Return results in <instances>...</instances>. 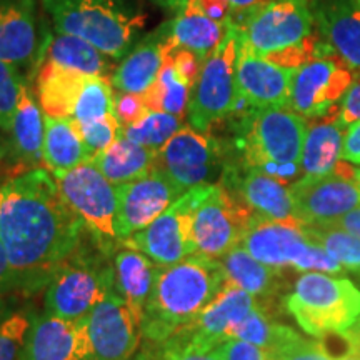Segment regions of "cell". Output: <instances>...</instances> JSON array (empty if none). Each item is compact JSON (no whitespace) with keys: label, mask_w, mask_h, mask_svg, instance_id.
Masks as SVG:
<instances>
[{"label":"cell","mask_w":360,"mask_h":360,"mask_svg":"<svg viewBox=\"0 0 360 360\" xmlns=\"http://www.w3.org/2000/svg\"><path fill=\"white\" fill-rule=\"evenodd\" d=\"M6 154H7V148H6V143L2 142V137H0V160L4 159V157H6Z\"/></svg>","instance_id":"6f0895ef"},{"label":"cell","mask_w":360,"mask_h":360,"mask_svg":"<svg viewBox=\"0 0 360 360\" xmlns=\"http://www.w3.org/2000/svg\"><path fill=\"white\" fill-rule=\"evenodd\" d=\"M115 117L119 120L120 127L125 129L129 125L137 124L139 120H142L148 112L146 102L141 94H124L119 92L115 94Z\"/></svg>","instance_id":"7bdbcfd3"},{"label":"cell","mask_w":360,"mask_h":360,"mask_svg":"<svg viewBox=\"0 0 360 360\" xmlns=\"http://www.w3.org/2000/svg\"><path fill=\"white\" fill-rule=\"evenodd\" d=\"M257 305L254 295L225 281L222 289L199 317L169 340L193 350H214L231 339L233 327L244 321Z\"/></svg>","instance_id":"2e32d148"},{"label":"cell","mask_w":360,"mask_h":360,"mask_svg":"<svg viewBox=\"0 0 360 360\" xmlns=\"http://www.w3.org/2000/svg\"><path fill=\"white\" fill-rule=\"evenodd\" d=\"M269 355L270 360H334L319 347L317 340L304 339L294 328H289Z\"/></svg>","instance_id":"60d3db41"},{"label":"cell","mask_w":360,"mask_h":360,"mask_svg":"<svg viewBox=\"0 0 360 360\" xmlns=\"http://www.w3.org/2000/svg\"><path fill=\"white\" fill-rule=\"evenodd\" d=\"M295 217L304 225H328L360 207V188L340 175L307 177L292 184Z\"/></svg>","instance_id":"ac0fdd59"},{"label":"cell","mask_w":360,"mask_h":360,"mask_svg":"<svg viewBox=\"0 0 360 360\" xmlns=\"http://www.w3.org/2000/svg\"><path fill=\"white\" fill-rule=\"evenodd\" d=\"M238 13L244 17L232 24L242 40L262 57L295 47L314 34L315 22L307 0H272Z\"/></svg>","instance_id":"9c48e42d"},{"label":"cell","mask_w":360,"mask_h":360,"mask_svg":"<svg viewBox=\"0 0 360 360\" xmlns=\"http://www.w3.org/2000/svg\"><path fill=\"white\" fill-rule=\"evenodd\" d=\"M79 129L92 157L98 154V152L105 150L107 147H110L122 135V127H120L115 114L105 117L102 120H97V122L79 125Z\"/></svg>","instance_id":"b9f144b4"},{"label":"cell","mask_w":360,"mask_h":360,"mask_svg":"<svg viewBox=\"0 0 360 360\" xmlns=\"http://www.w3.org/2000/svg\"><path fill=\"white\" fill-rule=\"evenodd\" d=\"M155 4H159L160 7L167 8V11H175V12H180L184 7L187 6L191 0H154Z\"/></svg>","instance_id":"db71d44e"},{"label":"cell","mask_w":360,"mask_h":360,"mask_svg":"<svg viewBox=\"0 0 360 360\" xmlns=\"http://www.w3.org/2000/svg\"><path fill=\"white\" fill-rule=\"evenodd\" d=\"M252 217L254 214L222 184L210 186L193 220L197 254L220 260L240 245Z\"/></svg>","instance_id":"4fadbf2b"},{"label":"cell","mask_w":360,"mask_h":360,"mask_svg":"<svg viewBox=\"0 0 360 360\" xmlns=\"http://www.w3.org/2000/svg\"><path fill=\"white\" fill-rule=\"evenodd\" d=\"M13 289H20V287L15 276H13L11 264H8L2 242H0V295Z\"/></svg>","instance_id":"f907efd6"},{"label":"cell","mask_w":360,"mask_h":360,"mask_svg":"<svg viewBox=\"0 0 360 360\" xmlns=\"http://www.w3.org/2000/svg\"><path fill=\"white\" fill-rule=\"evenodd\" d=\"M90 360H132L142 335V321L114 290L92 310L87 321Z\"/></svg>","instance_id":"9a60e30c"},{"label":"cell","mask_w":360,"mask_h":360,"mask_svg":"<svg viewBox=\"0 0 360 360\" xmlns=\"http://www.w3.org/2000/svg\"><path fill=\"white\" fill-rule=\"evenodd\" d=\"M240 245L252 257L274 269L339 274L344 267L315 245L300 222H278L254 215Z\"/></svg>","instance_id":"52a82bcc"},{"label":"cell","mask_w":360,"mask_h":360,"mask_svg":"<svg viewBox=\"0 0 360 360\" xmlns=\"http://www.w3.org/2000/svg\"><path fill=\"white\" fill-rule=\"evenodd\" d=\"M294 74V69H285L255 53L240 37L236 77L247 110L289 107Z\"/></svg>","instance_id":"d6986e66"},{"label":"cell","mask_w":360,"mask_h":360,"mask_svg":"<svg viewBox=\"0 0 360 360\" xmlns=\"http://www.w3.org/2000/svg\"><path fill=\"white\" fill-rule=\"evenodd\" d=\"M22 360H90L87 326L45 310L34 315Z\"/></svg>","instance_id":"44dd1931"},{"label":"cell","mask_w":360,"mask_h":360,"mask_svg":"<svg viewBox=\"0 0 360 360\" xmlns=\"http://www.w3.org/2000/svg\"><path fill=\"white\" fill-rule=\"evenodd\" d=\"M283 304L312 337L347 330L360 317V290L352 281L334 274L304 272Z\"/></svg>","instance_id":"5b68a950"},{"label":"cell","mask_w":360,"mask_h":360,"mask_svg":"<svg viewBox=\"0 0 360 360\" xmlns=\"http://www.w3.org/2000/svg\"><path fill=\"white\" fill-rule=\"evenodd\" d=\"M355 2H357V0H355Z\"/></svg>","instance_id":"91938a15"},{"label":"cell","mask_w":360,"mask_h":360,"mask_svg":"<svg viewBox=\"0 0 360 360\" xmlns=\"http://www.w3.org/2000/svg\"><path fill=\"white\" fill-rule=\"evenodd\" d=\"M357 4H359V6H360V0H357Z\"/></svg>","instance_id":"680465c9"},{"label":"cell","mask_w":360,"mask_h":360,"mask_svg":"<svg viewBox=\"0 0 360 360\" xmlns=\"http://www.w3.org/2000/svg\"><path fill=\"white\" fill-rule=\"evenodd\" d=\"M39 52L35 0H0V60L27 69Z\"/></svg>","instance_id":"cb8c5ba5"},{"label":"cell","mask_w":360,"mask_h":360,"mask_svg":"<svg viewBox=\"0 0 360 360\" xmlns=\"http://www.w3.org/2000/svg\"><path fill=\"white\" fill-rule=\"evenodd\" d=\"M339 120L345 127L360 120V74L352 80L345 96L339 102Z\"/></svg>","instance_id":"7dc6e473"},{"label":"cell","mask_w":360,"mask_h":360,"mask_svg":"<svg viewBox=\"0 0 360 360\" xmlns=\"http://www.w3.org/2000/svg\"><path fill=\"white\" fill-rule=\"evenodd\" d=\"M174 49L167 22L157 32L141 40L125 56L119 67L112 72V87L124 94H143L159 77L165 57Z\"/></svg>","instance_id":"603a6c76"},{"label":"cell","mask_w":360,"mask_h":360,"mask_svg":"<svg viewBox=\"0 0 360 360\" xmlns=\"http://www.w3.org/2000/svg\"><path fill=\"white\" fill-rule=\"evenodd\" d=\"M191 92V85L180 77L174 62L167 56L159 77L141 96L148 110L169 112V114L184 117L188 109Z\"/></svg>","instance_id":"836d02e7"},{"label":"cell","mask_w":360,"mask_h":360,"mask_svg":"<svg viewBox=\"0 0 360 360\" xmlns=\"http://www.w3.org/2000/svg\"><path fill=\"white\" fill-rule=\"evenodd\" d=\"M314 22L319 34L340 60L360 74V6L355 0H314Z\"/></svg>","instance_id":"7402d4cb"},{"label":"cell","mask_w":360,"mask_h":360,"mask_svg":"<svg viewBox=\"0 0 360 360\" xmlns=\"http://www.w3.org/2000/svg\"><path fill=\"white\" fill-rule=\"evenodd\" d=\"M169 57L170 60L174 62V67L177 69L180 77L186 80L192 89L197 77H199L204 60L197 57L195 53L184 51V49H174V51L169 53Z\"/></svg>","instance_id":"bcb514c9"},{"label":"cell","mask_w":360,"mask_h":360,"mask_svg":"<svg viewBox=\"0 0 360 360\" xmlns=\"http://www.w3.org/2000/svg\"><path fill=\"white\" fill-rule=\"evenodd\" d=\"M57 34L74 35L110 58L125 57L146 25L135 0H42Z\"/></svg>","instance_id":"277c9868"},{"label":"cell","mask_w":360,"mask_h":360,"mask_svg":"<svg viewBox=\"0 0 360 360\" xmlns=\"http://www.w3.org/2000/svg\"><path fill=\"white\" fill-rule=\"evenodd\" d=\"M345 125L339 120V110L334 115L322 117L321 122L309 125L305 135L300 167L307 177H326L335 174L342 160Z\"/></svg>","instance_id":"83f0119b"},{"label":"cell","mask_w":360,"mask_h":360,"mask_svg":"<svg viewBox=\"0 0 360 360\" xmlns=\"http://www.w3.org/2000/svg\"><path fill=\"white\" fill-rule=\"evenodd\" d=\"M45 62L107 79L110 74V57L85 40L74 35L57 34L42 51Z\"/></svg>","instance_id":"d6a6232c"},{"label":"cell","mask_w":360,"mask_h":360,"mask_svg":"<svg viewBox=\"0 0 360 360\" xmlns=\"http://www.w3.org/2000/svg\"><path fill=\"white\" fill-rule=\"evenodd\" d=\"M220 184L257 217L278 222H299L294 212L290 187L262 170L245 167L240 162L227 164Z\"/></svg>","instance_id":"ffe728a7"},{"label":"cell","mask_w":360,"mask_h":360,"mask_svg":"<svg viewBox=\"0 0 360 360\" xmlns=\"http://www.w3.org/2000/svg\"><path fill=\"white\" fill-rule=\"evenodd\" d=\"M159 345L157 352L152 355V357H146V355H141L137 360H222L220 357V352L217 349L214 350H193L182 347V345L174 344V342L165 340Z\"/></svg>","instance_id":"ee69618b"},{"label":"cell","mask_w":360,"mask_h":360,"mask_svg":"<svg viewBox=\"0 0 360 360\" xmlns=\"http://www.w3.org/2000/svg\"><path fill=\"white\" fill-rule=\"evenodd\" d=\"M24 82L19 69L0 60V130H11Z\"/></svg>","instance_id":"ab89813d"},{"label":"cell","mask_w":360,"mask_h":360,"mask_svg":"<svg viewBox=\"0 0 360 360\" xmlns=\"http://www.w3.org/2000/svg\"><path fill=\"white\" fill-rule=\"evenodd\" d=\"M90 75L44 62L37 77L39 103L45 115L72 117Z\"/></svg>","instance_id":"4dcf8cb0"},{"label":"cell","mask_w":360,"mask_h":360,"mask_svg":"<svg viewBox=\"0 0 360 360\" xmlns=\"http://www.w3.org/2000/svg\"><path fill=\"white\" fill-rule=\"evenodd\" d=\"M200 7L210 19L217 22L231 20V4L229 0H200Z\"/></svg>","instance_id":"681fc988"},{"label":"cell","mask_w":360,"mask_h":360,"mask_svg":"<svg viewBox=\"0 0 360 360\" xmlns=\"http://www.w3.org/2000/svg\"><path fill=\"white\" fill-rule=\"evenodd\" d=\"M224 147L214 135L182 125L157 155L160 169L184 192L200 186H214L225 170Z\"/></svg>","instance_id":"7c38bea8"},{"label":"cell","mask_w":360,"mask_h":360,"mask_svg":"<svg viewBox=\"0 0 360 360\" xmlns=\"http://www.w3.org/2000/svg\"><path fill=\"white\" fill-rule=\"evenodd\" d=\"M354 72L337 56L315 58L295 70L289 107L304 119H322L339 110Z\"/></svg>","instance_id":"5bb4252c"},{"label":"cell","mask_w":360,"mask_h":360,"mask_svg":"<svg viewBox=\"0 0 360 360\" xmlns=\"http://www.w3.org/2000/svg\"><path fill=\"white\" fill-rule=\"evenodd\" d=\"M115 188L117 232L120 242L143 231L186 193L157 167L143 177Z\"/></svg>","instance_id":"e0dca14e"},{"label":"cell","mask_w":360,"mask_h":360,"mask_svg":"<svg viewBox=\"0 0 360 360\" xmlns=\"http://www.w3.org/2000/svg\"><path fill=\"white\" fill-rule=\"evenodd\" d=\"M342 160L360 165V120L350 124L345 130L344 146H342Z\"/></svg>","instance_id":"c3c4849f"},{"label":"cell","mask_w":360,"mask_h":360,"mask_svg":"<svg viewBox=\"0 0 360 360\" xmlns=\"http://www.w3.org/2000/svg\"><path fill=\"white\" fill-rule=\"evenodd\" d=\"M229 22L210 19L202 11L200 0H191L179 15L169 22L170 40L175 49H184L205 60L222 44L227 35Z\"/></svg>","instance_id":"4316f807"},{"label":"cell","mask_w":360,"mask_h":360,"mask_svg":"<svg viewBox=\"0 0 360 360\" xmlns=\"http://www.w3.org/2000/svg\"><path fill=\"white\" fill-rule=\"evenodd\" d=\"M32 319L34 314L17 310L0 322V360H22Z\"/></svg>","instance_id":"f35d334b"},{"label":"cell","mask_w":360,"mask_h":360,"mask_svg":"<svg viewBox=\"0 0 360 360\" xmlns=\"http://www.w3.org/2000/svg\"><path fill=\"white\" fill-rule=\"evenodd\" d=\"M85 225L45 167L0 186V242L20 289H37L79 250Z\"/></svg>","instance_id":"6da1fadb"},{"label":"cell","mask_w":360,"mask_h":360,"mask_svg":"<svg viewBox=\"0 0 360 360\" xmlns=\"http://www.w3.org/2000/svg\"><path fill=\"white\" fill-rule=\"evenodd\" d=\"M56 180L64 200L102 249H110L120 240L117 232V188L92 162H84Z\"/></svg>","instance_id":"8fae6325"},{"label":"cell","mask_w":360,"mask_h":360,"mask_svg":"<svg viewBox=\"0 0 360 360\" xmlns=\"http://www.w3.org/2000/svg\"><path fill=\"white\" fill-rule=\"evenodd\" d=\"M92 159L72 117L44 114V167L58 179Z\"/></svg>","instance_id":"484cf974"},{"label":"cell","mask_w":360,"mask_h":360,"mask_svg":"<svg viewBox=\"0 0 360 360\" xmlns=\"http://www.w3.org/2000/svg\"><path fill=\"white\" fill-rule=\"evenodd\" d=\"M114 107L115 96L112 90V82L103 77L90 75L84 92L80 94L72 119L79 125H87L115 114Z\"/></svg>","instance_id":"8d00e7d4"},{"label":"cell","mask_w":360,"mask_h":360,"mask_svg":"<svg viewBox=\"0 0 360 360\" xmlns=\"http://www.w3.org/2000/svg\"><path fill=\"white\" fill-rule=\"evenodd\" d=\"M238 45L240 32L231 20L227 35L215 52L205 58L192 87L187 114L193 129L209 132L212 125L244 105L236 77Z\"/></svg>","instance_id":"8992f818"},{"label":"cell","mask_w":360,"mask_h":360,"mask_svg":"<svg viewBox=\"0 0 360 360\" xmlns=\"http://www.w3.org/2000/svg\"><path fill=\"white\" fill-rule=\"evenodd\" d=\"M115 292L127 302L132 312L143 321V310L154 289L160 265L134 249L120 250L114 264Z\"/></svg>","instance_id":"f1b7e54d"},{"label":"cell","mask_w":360,"mask_h":360,"mask_svg":"<svg viewBox=\"0 0 360 360\" xmlns=\"http://www.w3.org/2000/svg\"><path fill=\"white\" fill-rule=\"evenodd\" d=\"M225 281L240 287L255 299H269L276 295L282 281V270L274 269L270 265L260 262L247 252L244 247L238 245L225 254L220 259Z\"/></svg>","instance_id":"1f68e13d"},{"label":"cell","mask_w":360,"mask_h":360,"mask_svg":"<svg viewBox=\"0 0 360 360\" xmlns=\"http://www.w3.org/2000/svg\"><path fill=\"white\" fill-rule=\"evenodd\" d=\"M352 180L355 182V186L360 188V167H355L354 165V175H352Z\"/></svg>","instance_id":"9f6ffc18"},{"label":"cell","mask_w":360,"mask_h":360,"mask_svg":"<svg viewBox=\"0 0 360 360\" xmlns=\"http://www.w3.org/2000/svg\"><path fill=\"white\" fill-rule=\"evenodd\" d=\"M310 240L337 260L344 270H360V237L328 225H305Z\"/></svg>","instance_id":"e575fe53"},{"label":"cell","mask_w":360,"mask_h":360,"mask_svg":"<svg viewBox=\"0 0 360 360\" xmlns=\"http://www.w3.org/2000/svg\"><path fill=\"white\" fill-rule=\"evenodd\" d=\"M159 152L130 142L124 135L90 159L112 186L119 187L143 177L155 167Z\"/></svg>","instance_id":"f546056e"},{"label":"cell","mask_w":360,"mask_h":360,"mask_svg":"<svg viewBox=\"0 0 360 360\" xmlns=\"http://www.w3.org/2000/svg\"><path fill=\"white\" fill-rule=\"evenodd\" d=\"M309 122L290 107L247 110L237 147L240 164L292 186L302 175L300 159Z\"/></svg>","instance_id":"3957f363"},{"label":"cell","mask_w":360,"mask_h":360,"mask_svg":"<svg viewBox=\"0 0 360 360\" xmlns=\"http://www.w3.org/2000/svg\"><path fill=\"white\" fill-rule=\"evenodd\" d=\"M217 350L222 360H270L267 350L240 339L225 340Z\"/></svg>","instance_id":"f6af8a7d"},{"label":"cell","mask_w":360,"mask_h":360,"mask_svg":"<svg viewBox=\"0 0 360 360\" xmlns=\"http://www.w3.org/2000/svg\"><path fill=\"white\" fill-rule=\"evenodd\" d=\"M328 227L340 229V231H345V232L354 233V236L360 237V207L354 209L352 212L342 215L340 219L334 220L332 224H328Z\"/></svg>","instance_id":"816d5d0a"},{"label":"cell","mask_w":360,"mask_h":360,"mask_svg":"<svg viewBox=\"0 0 360 360\" xmlns=\"http://www.w3.org/2000/svg\"><path fill=\"white\" fill-rule=\"evenodd\" d=\"M209 188L210 186H200L187 191L154 222L120 244L127 245V249L142 252L162 267L195 255L193 220L197 207L200 205Z\"/></svg>","instance_id":"30bf717a"},{"label":"cell","mask_w":360,"mask_h":360,"mask_svg":"<svg viewBox=\"0 0 360 360\" xmlns=\"http://www.w3.org/2000/svg\"><path fill=\"white\" fill-rule=\"evenodd\" d=\"M114 287V267L89 255L74 254L49 278L45 312L70 322H85Z\"/></svg>","instance_id":"ba28073f"},{"label":"cell","mask_w":360,"mask_h":360,"mask_svg":"<svg viewBox=\"0 0 360 360\" xmlns=\"http://www.w3.org/2000/svg\"><path fill=\"white\" fill-rule=\"evenodd\" d=\"M262 2L264 0H229V4H231V8H232L231 13L250 11V8H254L255 6H259V4Z\"/></svg>","instance_id":"f5cc1de1"},{"label":"cell","mask_w":360,"mask_h":360,"mask_svg":"<svg viewBox=\"0 0 360 360\" xmlns=\"http://www.w3.org/2000/svg\"><path fill=\"white\" fill-rule=\"evenodd\" d=\"M290 327L270 321L262 305H257L238 326L233 327L231 339H240L270 352L285 337Z\"/></svg>","instance_id":"74e56055"},{"label":"cell","mask_w":360,"mask_h":360,"mask_svg":"<svg viewBox=\"0 0 360 360\" xmlns=\"http://www.w3.org/2000/svg\"><path fill=\"white\" fill-rule=\"evenodd\" d=\"M225 283V272L217 259L191 255L159 269L157 281L143 310L142 335L162 344L191 326L214 300Z\"/></svg>","instance_id":"7a4b0ae2"},{"label":"cell","mask_w":360,"mask_h":360,"mask_svg":"<svg viewBox=\"0 0 360 360\" xmlns=\"http://www.w3.org/2000/svg\"><path fill=\"white\" fill-rule=\"evenodd\" d=\"M8 314H11V312H8L7 302H6V300H4V297H2V295H0V322H2V321H4V319H6V317H7V315H8Z\"/></svg>","instance_id":"11a10c76"},{"label":"cell","mask_w":360,"mask_h":360,"mask_svg":"<svg viewBox=\"0 0 360 360\" xmlns=\"http://www.w3.org/2000/svg\"><path fill=\"white\" fill-rule=\"evenodd\" d=\"M182 117L169 112L150 110L137 124L122 129V135L130 142L159 152L182 129Z\"/></svg>","instance_id":"d590c367"},{"label":"cell","mask_w":360,"mask_h":360,"mask_svg":"<svg viewBox=\"0 0 360 360\" xmlns=\"http://www.w3.org/2000/svg\"><path fill=\"white\" fill-rule=\"evenodd\" d=\"M8 134H11L8 152L22 172L44 165V112L27 82L22 85Z\"/></svg>","instance_id":"d4e9b609"}]
</instances>
